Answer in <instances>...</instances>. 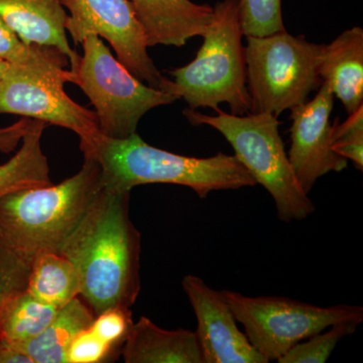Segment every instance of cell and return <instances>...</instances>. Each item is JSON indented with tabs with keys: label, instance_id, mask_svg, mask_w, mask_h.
Returning a JSON list of instances; mask_svg holds the SVG:
<instances>
[{
	"label": "cell",
	"instance_id": "cell-1",
	"mask_svg": "<svg viewBox=\"0 0 363 363\" xmlns=\"http://www.w3.org/2000/svg\"><path fill=\"white\" fill-rule=\"evenodd\" d=\"M130 193L102 188L59 252L75 267L80 297L95 316L131 308L140 296L142 236L130 219Z\"/></svg>",
	"mask_w": 363,
	"mask_h": 363
},
{
	"label": "cell",
	"instance_id": "cell-2",
	"mask_svg": "<svg viewBox=\"0 0 363 363\" xmlns=\"http://www.w3.org/2000/svg\"><path fill=\"white\" fill-rule=\"evenodd\" d=\"M80 150L83 157L99 164L102 185L113 192H131L145 184H173L192 189L204 199L213 191L257 185L235 156H182L152 147L136 133L123 140L98 133L80 140Z\"/></svg>",
	"mask_w": 363,
	"mask_h": 363
},
{
	"label": "cell",
	"instance_id": "cell-3",
	"mask_svg": "<svg viewBox=\"0 0 363 363\" xmlns=\"http://www.w3.org/2000/svg\"><path fill=\"white\" fill-rule=\"evenodd\" d=\"M104 188L101 169L84 157L79 172L57 185L23 189L0 198V242L32 262L59 252Z\"/></svg>",
	"mask_w": 363,
	"mask_h": 363
},
{
	"label": "cell",
	"instance_id": "cell-4",
	"mask_svg": "<svg viewBox=\"0 0 363 363\" xmlns=\"http://www.w3.org/2000/svg\"><path fill=\"white\" fill-rule=\"evenodd\" d=\"M243 35L238 0L217 2L195 59L169 72L174 79H167L161 90L183 99L193 111H215L227 104L231 114L250 113Z\"/></svg>",
	"mask_w": 363,
	"mask_h": 363
},
{
	"label": "cell",
	"instance_id": "cell-5",
	"mask_svg": "<svg viewBox=\"0 0 363 363\" xmlns=\"http://www.w3.org/2000/svg\"><path fill=\"white\" fill-rule=\"evenodd\" d=\"M215 111V116H206L188 108L184 116L195 125L211 126L226 138L236 159L255 183L272 196L279 220L285 223L304 220L314 213L316 206L301 187L289 160L279 135L278 117L252 112L235 116L220 108Z\"/></svg>",
	"mask_w": 363,
	"mask_h": 363
},
{
	"label": "cell",
	"instance_id": "cell-6",
	"mask_svg": "<svg viewBox=\"0 0 363 363\" xmlns=\"http://www.w3.org/2000/svg\"><path fill=\"white\" fill-rule=\"evenodd\" d=\"M81 45L83 54L75 67L69 68L70 83L89 98L102 135L117 140L128 138L136 133L147 112L178 100L136 78L98 35H88Z\"/></svg>",
	"mask_w": 363,
	"mask_h": 363
},
{
	"label": "cell",
	"instance_id": "cell-7",
	"mask_svg": "<svg viewBox=\"0 0 363 363\" xmlns=\"http://www.w3.org/2000/svg\"><path fill=\"white\" fill-rule=\"evenodd\" d=\"M324 45L286 30L247 37L245 47L252 113L279 117L304 104L323 81L318 72Z\"/></svg>",
	"mask_w": 363,
	"mask_h": 363
},
{
	"label": "cell",
	"instance_id": "cell-8",
	"mask_svg": "<svg viewBox=\"0 0 363 363\" xmlns=\"http://www.w3.org/2000/svg\"><path fill=\"white\" fill-rule=\"evenodd\" d=\"M220 292L236 321L245 327L250 342L269 362H277L296 344L332 325H359L363 320V308L357 305L319 307L286 297Z\"/></svg>",
	"mask_w": 363,
	"mask_h": 363
},
{
	"label": "cell",
	"instance_id": "cell-9",
	"mask_svg": "<svg viewBox=\"0 0 363 363\" xmlns=\"http://www.w3.org/2000/svg\"><path fill=\"white\" fill-rule=\"evenodd\" d=\"M70 69L50 72L9 65L0 82V116L16 114L73 131L80 140L100 133L96 113L81 106L64 90Z\"/></svg>",
	"mask_w": 363,
	"mask_h": 363
},
{
	"label": "cell",
	"instance_id": "cell-10",
	"mask_svg": "<svg viewBox=\"0 0 363 363\" xmlns=\"http://www.w3.org/2000/svg\"><path fill=\"white\" fill-rule=\"evenodd\" d=\"M69 14L66 32L76 45L98 35L111 44L116 58L140 81L161 90L167 77L157 70L147 38L130 0H63Z\"/></svg>",
	"mask_w": 363,
	"mask_h": 363
},
{
	"label": "cell",
	"instance_id": "cell-11",
	"mask_svg": "<svg viewBox=\"0 0 363 363\" xmlns=\"http://www.w3.org/2000/svg\"><path fill=\"white\" fill-rule=\"evenodd\" d=\"M333 105V93L323 82L313 99L291 109L288 157L301 187L307 194L318 179L347 168V160L332 150L330 116Z\"/></svg>",
	"mask_w": 363,
	"mask_h": 363
},
{
	"label": "cell",
	"instance_id": "cell-12",
	"mask_svg": "<svg viewBox=\"0 0 363 363\" xmlns=\"http://www.w3.org/2000/svg\"><path fill=\"white\" fill-rule=\"evenodd\" d=\"M182 286L197 320L195 333L204 363L269 362L240 330L220 291L194 274L184 277Z\"/></svg>",
	"mask_w": 363,
	"mask_h": 363
},
{
	"label": "cell",
	"instance_id": "cell-13",
	"mask_svg": "<svg viewBox=\"0 0 363 363\" xmlns=\"http://www.w3.org/2000/svg\"><path fill=\"white\" fill-rule=\"evenodd\" d=\"M149 47H183L202 37L211 21L213 7L191 0H130Z\"/></svg>",
	"mask_w": 363,
	"mask_h": 363
},
{
	"label": "cell",
	"instance_id": "cell-14",
	"mask_svg": "<svg viewBox=\"0 0 363 363\" xmlns=\"http://www.w3.org/2000/svg\"><path fill=\"white\" fill-rule=\"evenodd\" d=\"M67 16L63 0H0V18L21 40L59 50L73 68L80 55L72 49L67 39Z\"/></svg>",
	"mask_w": 363,
	"mask_h": 363
},
{
	"label": "cell",
	"instance_id": "cell-15",
	"mask_svg": "<svg viewBox=\"0 0 363 363\" xmlns=\"http://www.w3.org/2000/svg\"><path fill=\"white\" fill-rule=\"evenodd\" d=\"M320 77L348 114L363 105V30L354 26L324 45L318 66Z\"/></svg>",
	"mask_w": 363,
	"mask_h": 363
},
{
	"label": "cell",
	"instance_id": "cell-16",
	"mask_svg": "<svg viewBox=\"0 0 363 363\" xmlns=\"http://www.w3.org/2000/svg\"><path fill=\"white\" fill-rule=\"evenodd\" d=\"M121 353L125 363H204L194 331L167 330L145 316L131 326Z\"/></svg>",
	"mask_w": 363,
	"mask_h": 363
},
{
	"label": "cell",
	"instance_id": "cell-17",
	"mask_svg": "<svg viewBox=\"0 0 363 363\" xmlns=\"http://www.w3.org/2000/svg\"><path fill=\"white\" fill-rule=\"evenodd\" d=\"M95 315L89 306L76 297L59 308L56 316L44 331L21 346V353L32 363H66L69 345L79 332L89 328Z\"/></svg>",
	"mask_w": 363,
	"mask_h": 363
},
{
	"label": "cell",
	"instance_id": "cell-18",
	"mask_svg": "<svg viewBox=\"0 0 363 363\" xmlns=\"http://www.w3.org/2000/svg\"><path fill=\"white\" fill-rule=\"evenodd\" d=\"M48 124L33 119L21 140L20 150L0 166V198L23 189L51 185L50 166L42 149Z\"/></svg>",
	"mask_w": 363,
	"mask_h": 363
},
{
	"label": "cell",
	"instance_id": "cell-19",
	"mask_svg": "<svg viewBox=\"0 0 363 363\" xmlns=\"http://www.w3.org/2000/svg\"><path fill=\"white\" fill-rule=\"evenodd\" d=\"M26 291L44 304L61 308L80 296V281L70 260L45 252L33 259Z\"/></svg>",
	"mask_w": 363,
	"mask_h": 363
},
{
	"label": "cell",
	"instance_id": "cell-20",
	"mask_svg": "<svg viewBox=\"0 0 363 363\" xmlns=\"http://www.w3.org/2000/svg\"><path fill=\"white\" fill-rule=\"evenodd\" d=\"M58 310L40 302L26 290L21 291L9 301L0 314V333L20 351L21 346L45 330Z\"/></svg>",
	"mask_w": 363,
	"mask_h": 363
},
{
	"label": "cell",
	"instance_id": "cell-21",
	"mask_svg": "<svg viewBox=\"0 0 363 363\" xmlns=\"http://www.w3.org/2000/svg\"><path fill=\"white\" fill-rule=\"evenodd\" d=\"M0 59L11 65L50 72H62L70 67L63 52L51 47L28 45L6 21L0 18Z\"/></svg>",
	"mask_w": 363,
	"mask_h": 363
},
{
	"label": "cell",
	"instance_id": "cell-22",
	"mask_svg": "<svg viewBox=\"0 0 363 363\" xmlns=\"http://www.w3.org/2000/svg\"><path fill=\"white\" fill-rule=\"evenodd\" d=\"M358 325L339 323L328 327V330L314 334L291 348L279 358V363H324L329 359L339 341L352 335Z\"/></svg>",
	"mask_w": 363,
	"mask_h": 363
},
{
	"label": "cell",
	"instance_id": "cell-23",
	"mask_svg": "<svg viewBox=\"0 0 363 363\" xmlns=\"http://www.w3.org/2000/svg\"><path fill=\"white\" fill-rule=\"evenodd\" d=\"M245 37H264L286 30L281 0H238Z\"/></svg>",
	"mask_w": 363,
	"mask_h": 363
},
{
	"label": "cell",
	"instance_id": "cell-24",
	"mask_svg": "<svg viewBox=\"0 0 363 363\" xmlns=\"http://www.w3.org/2000/svg\"><path fill=\"white\" fill-rule=\"evenodd\" d=\"M331 143L336 154L350 160L357 169L363 171V105L342 123L332 125Z\"/></svg>",
	"mask_w": 363,
	"mask_h": 363
},
{
	"label": "cell",
	"instance_id": "cell-25",
	"mask_svg": "<svg viewBox=\"0 0 363 363\" xmlns=\"http://www.w3.org/2000/svg\"><path fill=\"white\" fill-rule=\"evenodd\" d=\"M32 262L0 242V314L9 301L25 291Z\"/></svg>",
	"mask_w": 363,
	"mask_h": 363
},
{
	"label": "cell",
	"instance_id": "cell-26",
	"mask_svg": "<svg viewBox=\"0 0 363 363\" xmlns=\"http://www.w3.org/2000/svg\"><path fill=\"white\" fill-rule=\"evenodd\" d=\"M130 308L113 307L95 316L91 329L114 348L123 346L133 326Z\"/></svg>",
	"mask_w": 363,
	"mask_h": 363
},
{
	"label": "cell",
	"instance_id": "cell-27",
	"mask_svg": "<svg viewBox=\"0 0 363 363\" xmlns=\"http://www.w3.org/2000/svg\"><path fill=\"white\" fill-rule=\"evenodd\" d=\"M116 348L105 342L89 328L79 332L69 345L66 363H99L107 362Z\"/></svg>",
	"mask_w": 363,
	"mask_h": 363
},
{
	"label": "cell",
	"instance_id": "cell-28",
	"mask_svg": "<svg viewBox=\"0 0 363 363\" xmlns=\"http://www.w3.org/2000/svg\"><path fill=\"white\" fill-rule=\"evenodd\" d=\"M32 121V118L23 117L16 123L0 128V152L4 154L13 152L21 143Z\"/></svg>",
	"mask_w": 363,
	"mask_h": 363
},
{
	"label": "cell",
	"instance_id": "cell-29",
	"mask_svg": "<svg viewBox=\"0 0 363 363\" xmlns=\"http://www.w3.org/2000/svg\"><path fill=\"white\" fill-rule=\"evenodd\" d=\"M0 363H32L30 358L16 350L0 333Z\"/></svg>",
	"mask_w": 363,
	"mask_h": 363
},
{
	"label": "cell",
	"instance_id": "cell-30",
	"mask_svg": "<svg viewBox=\"0 0 363 363\" xmlns=\"http://www.w3.org/2000/svg\"><path fill=\"white\" fill-rule=\"evenodd\" d=\"M9 65H11V64H9L7 62L4 61V60L0 59V82H1L4 75H6L7 69H9Z\"/></svg>",
	"mask_w": 363,
	"mask_h": 363
}]
</instances>
